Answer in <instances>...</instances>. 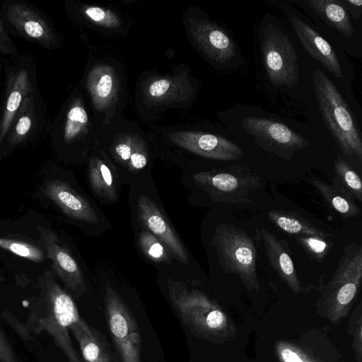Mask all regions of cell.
Masks as SVG:
<instances>
[{"instance_id":"cell-11","label":"cell","mask_w":362,"mask_h":362,"mask_svg":"<svg viewBox=\"0 0 362 362\" xmlns=\"http://www.w3.org/2000/svg\"><path fill=\"white\" fill-rule=\"evenodd\" d=\"M0 15L7 31L19 37L49 50L62 46V37L52 21L32 4L6 0L1 4Z\"/></svg>"},{"instance_id":"cell-9","label":"cell","mask_w":362,"mask_h":362,"mask_svg":"<svg viewBox=\"0 0 362 362\" xmlns=\"http://www.w3.org/2000/svg\"><path fill=\"white\" fill-rule=\"evenodd\" d=\"M168 296L183 324L197 337L213 339L226 327L225 313L202 291L171 281Z\"/></svg>"},{"instance_id":"cell-24","label":"cell","mask_w":362,"mask_h":362,"mask_svg":"<svg viewBox=\"0 0 362 362\" xmlns=\"http://www.w3.org/2000/svg\"><path fill=\"white\" fill-rule=\"evenodd\" d=\"M260 235L271 266L294 293L300 292L302 286L290 256L287 243L284 240L278 239L264 228L260 229Z\"/></svg>"},{"instance_id":"cell-6","label":"cell","mask_w":362,"mask_h":362,"mask_svg":"<svg viewBox=\"0 0 362 362\" xmlns=\"http://www.w3.org/2000/svg\"><path fill=\"white\" fill-rule=\"evenodd\" d=\"M110 161L132 173L143 171L152 160V146L141 126L119 115L100 124L95 145Z\"/></svg>"},{"instance_id":"cell-12","label":"cell","mask_w":362,"mask_h":362,"mask_svg":"<svg viewBox=\"0 0 362 362\" xmlns=\"http://www.w3.org/2000/svg\"><path fill=\"white\" fill-rule=\"evenodd\" d=\"M183 23L190 43L210 62L226 64L237 55L231 36L199 8L189 7L183 16Z\"/></svg>"},{"instance_id":"cell-26","label":"cell","mask_w":362,"mask_h":362,"mask_svg":"<svg viewBox=\"0 0 362 362\" xmlns=\"http://www.w3.org/2000/svg\"><path fill=\"white\" fill-rule=\"evenodd\" d=\"M0 249L34 263L41 264L48 262L47 252L39 232L35 236H31L14 229L12 231H1Z\"/></svg>"},{"instance_id":"cell-28","label":"cell","mask_w":362,"mask_h":362,"mask_svg":"<svg viewBox=\"0 0 362 362\" xmlns=\"http://www.w3.org/2000/svg\"><path fill=\"white\" fill-rule=\"evenodd\" d=\"M333 182V185H329L316 178L311 179L313 186L339 214L346 218L358 215L360 209L354 198L334 178Z\"/></svg>"},{"instance_id":"cell-33","label":"cell","mask_w":362,"mask_h":362,"mask_svg":"<svg viewBox=\"0 0 362 362\" xmlns=\"http://www.w3.org/2000/svg\"><path fill=\"white\" fill-rule=\"evenodd\" d=\"M278 354L282 362H315L298 349L285 343L278 346Z\"/></svg>"},{"instance_id":"cell-32","label":"cell","mask_w":362,"mask_h":362,"mask_svg":"<svg viewBox=\"0 0 362 362\" xmlns=\"http://www.w3.org/2000/svg\"><path fill=\"white\" fill-rule=\"evenodd\" d=\"M295 238L301 247L316 259H322L332 247L325 238L308 235H296Z\"/></svg>"},{"instance_id":"cell-34","label":"cell","mask_w":362,"mask_h":362,"mask_svg":"<svg viewBox=\"0 0 362 362\" xmlns=\"http://www.w3.org/2000/svg\"><path fill=\"white\" fill-rule=\"evenodd\" d=\"M0 53L4 56L16 57L18 49L10 37L0 15Z\"/></svg>"},{"instance_id":"cell-23","label":"cell","mask_w":362,"mask_h":362,"mask_svg":"<svg viewBox=\"0 0 362 362\" xmlns=\"http://www.w3.org/2000/svg\"><path fill=\"white\" fill-rule=\"evenodd\" d=\"M87 160L88 180L94 192L105 199L115 202L118 194L114 164L96 146L91 149Z\"/></svg>"},{"instance_id":"cell-19","label":"cell","mask_w":362,"mask_h":362,"mask_svg":"<svg viewBox=\"0 0 362 362\" xmlns=\"http://www.w3.org/2000/svg\"><path fill=\"white\" fill-rule=\"evenodd\" d=\"M243 124L257 141L281 157L290 158L295 151L303 149L308 144L286 125L273 120L250 117L245 119Z\"/></svg>"},{"instance_id":"cell-25","label":"cell","mask_w":362,"mask_h":362,"mask_svg":"<svg viewBox=\"0 0 362 362\" xmlns=\"http://www.w3.org/2000/svg\"><path fill=\"white\" fill-rule=\"evenodd\" d=\"M69 330L86 362H115L108 341L99 329L81 319L72 324Z\"/></svg>"},{"instance_id":"cell-31","label":"cell","mask_w":362,"mask_h":362,"mask_svg":"<svg viewBox=\"0 0 362 362\" xmlns=\"http://www.w3.org/2000/svg\"><path fill=\"white\" fill-rule=\"evenodd\" d=\"M139 245L146 257L156 262L170 260L168 247L149 231L142 230L139 235Z\"/></svg>"},{"instance_id":"cell-36","label":"cell","mask_w":362,"mask_h":362,"mask_svg":"<svg viewBox=\"0 0 362 362\" xmlns=\"http://www.w3.org/2000/svg\"><path fill=\"white\" fill-rule=\"evenodd\" d=\"M339 1L348 13H350L354 18H358L361 14V0H339Z\"/></svg>"},{"instance_id":"cell-30","label":"cell","mask_w":362,"mask_h":362,"mask_svg":"<svg viewBox=\"0 0 362 362\" xmlns=\"http://www.w3.org/2000/svg\"><path fill=\"white\" fill-rule=\"evenodd\" d=\"M334 178L354 198L362 201V182L358 174L343 157L338 155L334 163Z\"/></svg>"},{"instance_id":"cell-35","label":"cell","mask_w":362,"mask_h":362,"mask_svg":"<svg viewBox=\"0 0 362 362\" xmlns=\"http://www.w3.org/2000/svg\"><path fill=\"white\" fill-rule=\"evenodd\" d=\"M0 362H18L14 349L1 328Z\"/></svg>"},{"instance_id":"cell-13","label":"cell","mask_w":362,"mask_h":362,"mask_svg":"<svg viewBox=\"0 0 362 362\" xmlns=\"http://www.w3.org/2000/svg\"><path fill=\"white\" fill-rule=\"evenodd\" d=\"M194 177L214 202L226 204H249L252 194L262 188L260 177L239 165L200 172Z\"/></svg>"},{"instance_id":"cell-2","label":"cell","mask_w":362,"mask_h":362,"mask_svg":"<svg viewBox=\"0 0 362 362\" xmlns=\"http://www.w3.org/2000/svg\"><path fill=\"white\" fill-rule=\"evenodd\" d=\"M100 125L78 85L67 96L49 128L50 142L57 156L66 162L87 160Z\"/></svg>"},{"instance_id":"cell-1","label":"cell","mask_w":362,"mask_h":362,"mask_svg":"<svg viewBox=\"0 0 362 362\" xmlns=\"http://www.w3.org/2000/svg\"><path fill=\"white\" fill-rule=\"evenodd\" d=\"M199 88L198 81L182 63L173 66L167 73L143 72L135 86L137 115L141 120L151 122L169 110H187L194 103Z\"/></svg>"},{"instance_id":"cell-16","label":"cell","mask_w":362,"mask_h":362,"mask_svg":"<svg viewBox=\"0 0 362 362\" xmlns=\"http://www.w3.org/2000/svg\"><path fill=\"white\" fill-rule=\"evenodd\" d=\"M262 52L269 78L275 85L292 87L298 80L296 49L288 36L268 25L262 38Z\"/></svg>"},{"instance_id":"cell-15","label":"cell","mask_w":362,"mask_h":362,"mask_svg":"<svg viewBox=\"0 0 362 362\" xmlns=\"http://www.w3.org/2000/svg\"><path fill=\"white\" fill-rule=\"evenodd\" d=\"M105 308L109 330L122 362H141V337L137 322L109 284L105 290Z\"/></svg>"},{"instance_id":"cell-20","label":"cell","mask_w":362,"mask_h":362,"mask_svg":"<svg viewBox=\"0 0 362 362\" xmlns=\"http://www.w3.org/2000/svg\"><path fill=\"white\" fill-rule=\"evenodd\" d=\"M286 15L301 44L315 59L321 63L335 77L343 78L341 64L334 49L313 28L293 13L290 5L282 1H271Z\"/></svg>"},{"instance_id":"cell-8","label":"cell","mask_w":362,"mask_h":362,"mask_svg":"<svg viewBox=\"0 0 362 362\" xmlns=\"http://www.w3.org/2000/svg\"><path fill=\"white\" fill-rule=\"evenodd\" d=\"M313 81L320 110L340 149L345 156L361 160V137L344 98L320 70L315 71Z\"/></svg>"},{"instance_id":"cell-21","label":"cell","mask_w":362,"mask_h":362,"mask_svg":"<svg viewBox=\"0 0 362 362\" xmlns=\"http://www.w3.org/2000/svg\"><path fill=\"white\" fill-rule=\"evenodd\" d=\"M65 10L69 17L76 23L105 35H123L129 30L127 20L119 11L110 7L66 1Z\"/></svg>"},{"instance_id":"cell-7","label":"cell","mask_w":362,"mask_h":362,"mask_svg":"<svg viewBox=\"0 0 362 362\" xmlns=\"http://www.w3.org/2000/svg\"><path fill=\"white\" fill-rule=\"evenodd\" d=\"M64 170L47 162L39 172L35 196L45 208H51L74 221L96 223L99 217L90 202L64 177Z\"/></svg>"},{"instance_id":"cell-29","label":"cell","mask_w":362,"mask_h":362,"mask_svg":"<svg viewBox=\"0 0 362 362\" xmlns=\"http://www.w3.org/2000/svg\"><path fill=\"white\" fill-rule=\"evenodd\" d=\"M267 216L276 227L295 236L308 235L325 239L330 236L306 220L287 211L271 210L267 212Z\"/></svg>"},{"instance_id":"cell-38","label":"cell","mask_w":362,"mask_h":362,"mask_svg":"<svg viewBox=\"0 0 362 362\" xmlns=\"http://www.w3.org/2000/svg\"><path fill=\"white\" fill-rule=\"evenodd\" d=\"M0 85H1V78H0Z\"/></svg>"},{"instance_id":"cell-27","label":"cell","mask_w":362,"mask_h":362,"mask_svg":"<svg viewBox=\"0 0 362 362\" xmlns=\"http://www.w3.org/2000/svg\"><path fill=\"white\" fill-rule=\"evenodd\" d=\"M304 3L340 33L347 37L354 34L349 14L339 0H309Z\"/></svg>"},{"instance_id":"cell-17","label":"cell","mask_w":362,"mask_h":362,"mask_svg":"<svg viewBox=\"0 0 362 362\" xmlns=\"http://www.w3.org/2000/svg\"><path fill=\"white\" fill-rule=\"evenodd\" d=\"M35 224L49 261L51 271L76 297H80L86 291V284L71 251L48 223Z\"/></svg>"},{"instance_id":"cell-22","label":"cell","mask_w":362,"mask_h":362,"mask_svg":"<svg viewBox=\"0 0 362 362\" xmlns=\"http://www.w3.org/2000/svg\"><path fill=\"white\" fill-rule=\"evenodd\" d=\"M139 219L146 230L158 238L180 262L188 264L185 246L159 207L145 195L137 201Z\"/></svg>"},{"instance_id":"cell-10","label":"cell","mask_w":362,"mask_h":362,"mask_svg":"<svg viewBox=\"0 0 362 362\" xmlns=\"http://www.w3.org/2000/svg\"><path fill=\"white\" fill-rule=\"evenodd\" d=\"M213 244L224 272L238 275L248 290L258 291L257 250L250 235L233 224L221 223L215 230Z\"/></svg>"},{"instance_id":"cell-37","label":"cell","mask_w":362,"mask_h":362,"mask_svg":"<svg viewBox=\"0 0 362 362\" xmlns=\"http://www.w3.org/2000/svg\"><path fill=\"white\" fill-rule=\"evenodd\" d=\"M1 64H0V78H1Z\"/></svg>"},{"instance_id":"cell-5","label":"cell","mask_w":362,"mask_h":362,"mask_svg":"<svg viewBox=\"0 0 362 362\" xmlns=\"http://www.w3.org/2000/svg\"><path fill=\"white\" fill-rule=\"evenodd\" d=\"M147 133L152 146L168 151L222 161L244 156L243 150L233 142L192 124L151 126Z\"/></svg>"},{"instance_id":"cell-18","label":"cell","mask_w":362,"mask_h":362,"mask_svg":"<svg viewBox=\"0 0 362 362\" xmlns=\"http://www.w3.org/2000/svg\"><path fill=\"white\" fill-rule=\"evenodd\" d=\"M46 124V107L40 90L25 98L3 143L0 158L34 141Z\"/></svg>"},{"instance_id":"cell-3","label":"cell","mask_w":362,"mask_h":362,"mask_svg":"<svg viewBox=\"0 0 362 362\" xmlns=\"http://www.w3.org/2000/svg\"><path fill=\"white\" fill-rule=\"evenodd\" d=\"M43 307L30 314L26 327L29 332L45 331L62 350L69 362H83L69 335L72 324L82 318L71 296L58 284L50 269L40 277Z\"/></svg>"},{"instance_id":"cell-14","label":"cell","mask_w":362,"mask_h":362,"mask_svg":"<svg viewBox=\"0 0 362 362\" xmlns=\"http://www.w3.org/2000/svg\"><path fill=\"white\" fill-rule=\"evenodd\" d=\"M37 89L35 62L29 56L18 55L6 71L0 108V152L23 100Z\"/></svg>"},{"instance_id":"cell-4","label":"cell","mask_w":362,"mask_h":362,"mask_svg":"<svg viewBox=\"0 0 362 362\" xmlns=\"http://www.w3.org/2000/svg\"><path fill=\"white\" fill-rule=\"evenodd\" d=\"M79 86L100 124L122 115L127 98V78L119 62L111 57L89 61Z\"/></svg>"}]
</instances>
